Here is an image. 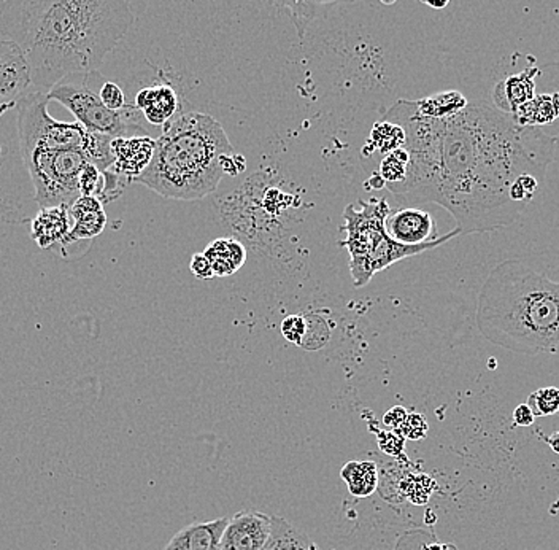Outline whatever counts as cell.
<instances>
[{
    "mask_svg": "<svg viewBox=\"0 0 559 550\" xmlns=\"http://www.w3.org/2000/svg\"><path fill=\"white\" fill-rule=\"evenodd\" d=\"M370 185H372L374 190L385 188V182H383L382 177L378 174H372V177L368 178V182H366V190H370Z\"/></svg>",
    "mask_w": 559,
    "mask_h": 550,
    "instance_id": "cell-36",
    "label": "cell"
},
{
    "mask_svg": "<svg viewBox=\"0 0 559 550\" xmlns=\"http://www.w3.org/2000/svg\"><path fill=\"white\" fill-rule=\"evenodd\" d=\"M134 24L129 0H4L0 37L26 56L32 91L93 72Z\"/></svg>",
    "mask_w": 559,
    "mask_h": 550,
    "instance_id": "cell-2",
    "label": "cell"
},
{
    "mask_svg": "<svg viewBox=\"0 0 559 550\" xmlns=\"http://www.w3.org/2000/svg\"><path fill=\"white\" fill-rule=\"evenodd\" d=\"M424 550H445V547H442V545H439V544H432V545H428V547H424Z\"/></svg>",
    "mask_w": 559,
    "mask_h": 550,
    "instance_id": "cell-39",
    "label": "cell"
},
{
    "mask_svg": "<svg viewBox=\"0 0 559 550\" xmlns=\"http://www.w3.org/2000/svg\"><path fill=\"white\" fill-rule=\"evenodd\" d=\"M341 477L353 496L374 495L378 487V469L374 462H350L342 468Z\"/></svg>",
    "mask_w": 559,
    "mask_h": 550,
    "instance_id": "cell-21",
    "label": "cell"
},
{
    "mask_svg": "<svg viewBox=\"0 0 559 550\" xmlns=\"http://www.w3.org/2000/svg\"><path fill=\"white\" fill-rule=\"evenodd\" d=\"M536 75H539L537 68H526L521 74L511 75L509 78H505L504 82L499 83L492 93L494 107L504 113L513 115L519 107L529 103L536 95V82H534Z\"/></svg>",
    "mask_w": 559,
    "mask_h": 550,
    "instance_id": "cell-17",
    "label": "cell"
},
{
    "mask_svg": "<svg viewBox=\"0 0 559 550\" xmlns=\"http://www.w3.org/2000/svg\"><path fill=\"white\" fill-rule=\"evenodd\" d=\"M558 412H559V410H558Z\"/></svg>",
    "mask_w": 559,
    "mask_h": 550,
    "instance_id": "cell-41",
    "label": "cell"
},
{
    "mask_svg": "<svg viewBox=\"0 0 559 550\" xmlns=\"http://www.w3.org/2000/svg\"><path fill=\"white\" fill-rule=\"evenodd\" d=\"M72 228L68 231L67 238L62 240L56 250H64L68 245L76 244L80 240H89L102 234L107 224V215L103 212V204L94 196H80L74 204L68 207Z\"/></svg>",
    "mask_w": 559,
    "mask_h": 550,
    "instance_id": "cell-13",
    "label": "cell"
},
{
    "mask_svg": "<svg viewBox=\"0 0 559 550\" xmlns=\"http://www.w3.org/2000/svg\"><path fill=\"white\" fill-rule=\"evenodd\" d=\"M407 166H409V151L404 147L393 149L385 155L378 166V176L385 182L386 190L389 186L404 182L405 174H407Z\"/></svg>",
    "mask_w": 559,
    "mask_h": 550,
    "instance_id": "cell-23",
    "label": "cell"
},
{
    "mask_svg": "<svg viewBox=\"0 0 559 550\" xmlns=\"http://www.w3.org/2000/svg\"><path fill=\"white\" fill-rule=\"evenodd\" d=\"M536 417H548L559 410V388L546 387L529 394L526 402Z\"/></svg>",
    "mask_w": 559,
    "mask_h": 550,
    "instance_id": "cell-25",
    "label": "cell"
},
{
    "mask_svg": "<svg viewBox=\"0 0 559 550\" xmlns=\"http://www.w3.org/2000/svg\"><path fill=\"white\" fill-rule=\"evenodd\" d=\"M477 323L486 339L515 354L559 356V282L521 261L501 263L478 296Z\"/></svg>",
    "mask_w": 559,
    "mask_h": 550,
    "instance_id": "cell-3",
    "label": "cell"
},
{
    "mask_svg": "<svg viewBox=\"0 0 559 550\" xmlns=\"http://www.w3.org/2000/svg\"><path fill=\"white\" fill-rule=\"evenodd\" d=\"M306 333H307V320L302 315H288L287 319L281 321V334L293 344L300 346Z\"/></svg>",
    "mask_w": 559,
    "mask_h": 550,
    "instance_id": "cell-30",
    "label": "cell"
},
{
    "mask_svg": "<svg viewBox=\"0 0 559 550\" xmlns=\"http://www.w3.org/2000/svg\"><path fill=\"white\" fill-rule=\"evenodd\" d=\"M380 2H382V4H385V5H393V4H395L397 0H380Z\"/></svg>",
    "mask_w": 559,
    "mask_h": 550,
    "instance_id": "cell-40",
    "label": "cell"
},
{
    "mask_svg": "<svg viewBox=\"0 0 559 550\" xmlns=\"http://www.w3.org/2000/svg\"><path fill=\"white\" fill-rule=\"evenodd\" d=\"M72 228L68 205L40 207L31 223V236L40 250L58 248Z\"/></svg>",
    "mask_w": 559,
    "mask_h": 550,
    "instance_id": "cell-15",
    "label": "cell"
},
{
    "mask_svg": "<svg viewBox=\"0 0 559 550\" xmlns=\"http://www.w3.org/2000/svg\"><path fill=\"white\" fill-rule=\"evenodd\" d=\"M227 520L229 517H221L210 522L191 523L173 535L163 550H219Z\"/></svg>",
    "mask_w": 559,
    "mask_h": 550,
    "instance_id": "cell-16",
    "label": "cell"
},
{
    "mask_svg": "<svg viewBox=\"0 0 559 550\" xmlns=\"http://www.w3.org/2000/svg\"><path fill=\"white\" fill-rule=\"evenodd\" d=\"M280 517L260 510H240L229 517L219 550H269L279 531Z\"/></svg>",
    "mask_w": 559,
    "mask_h": 550,
    "instance_id": "cell-9",
    "label": "cell"
},
{
    "mask_svg": "<svg viewBox=\"0 0 559 550\" xmlns=\"http://www.w3.org/2000/svg\"><path fill=\"white\" fill-rule=\"evenodd\" d=\"M434 489V482L430 476L407 477L403 482V490L409 495V500L416 506H421L430 500V493Z\"/></svg>",
    "mask_w": 559,
    "mask_h": 550,
    "instance_id": "cell-26",
    "label": "cell"
},
{
    "mask_svg": "<svg viewBox=\"0 0 559 550\" xmlns=\"http://www.w3.org/2000/svg\"><path fill=\"white\" fill-rule=\"evenodd\" d=\"M269 550H318L306 535H302L300 531L294 530L293 527L280 518L279 531L277 537L273 541Z\"/></svg>",
    "mask_w": 559,
    "mask_h": 550,
    "instance_id": "cell-24",
    "label": "cell"
},
{
    "mask_svg": "<svg viewBox=\"0 0 559 550\" xmlns=\"http://www.w3.org/2000/svg\"><path fill=\"white\" fill-rule=\"evenodd\" d=\"M546 444L552 447L555 454H558L559 455V431L558 433H553L552 436H548V437H546Z\"/></svg>",
    "mask_w": 559,
    "mask_h": 550,
    "instance_id": "cell-38",
    "label": "cell"
},
{
    "mask_svg": "<svg viewBox=\"0 0 559 550\" xmlns=\"http://www.w3.org/2000/svg\"><path fill=\"white\" fill-rule=\"evenodd\" d=\"M511 116L519 126L540 128L544 124H550L559 116V93L534 95L529 103L519 107Z\"/></svg>",
    "mask_w": 559,
    "mask_h": 550,
    "instance_id": "cell-19",
    "label": "cell"
},
{
    "mask_svg": "<svg viewBox=\"0 0 559 550\" xmlns=\"http://www.w3.org/2000/svg\"><path fill=\"white\" fill-rule=\"evenodd\" d=\"M409 441H421L430 431L428 420L421 414H407L401 428L397 429Z\"/></svg>",
    "mask_w": 559,
    "mask_h": 550,
    "instance_id": "cell-29",
    "label": "cell"
},
{
    "mask_svg": "<svg viewBox=\"0 0 559 550\" xmlns=\"http://www.w3.org/2000/svg\"><path fill=\"white\" fill-rule=\"evenodd\" d=\"M49 95L31 91L18 103V136L21 151L31 149H86L91 163L101 170L113 164L110 140L113 137L99 136L84 130L80 122H58L49 113Z\"/></svg>",
    "mask_w": 559,
    "mask_h": 550,
    "instance_id": "cell-5",
    "label": "cell"
},
{
    "mask_svg": "<svg viewBox=\"0 0 559 550\" xmlns=\"http://www.w3.org/2000/svg\"><path fill=\"white\" fill-rule=\"evenodd\" d=\"M378 447H380L383 454H386V455H401L404 452V448H405V437H404L397 429L383 431L380 437H378Z\"/></svg>",
    "mask_w": 559,
    "mask_h": 550,
    "instance_id": "cell-31",
    "label": "cell"
},
{
    "mask_svg": "<svg viewBox=\"0 0 559 550\" xmlns=\"http://www.w3.org/2000/svg\"><path fill=\"white\" fill-rule=\"evenodd\" d=\"M407 410L403 406H395V408L389 409L386 414L383 415V423L385 427H388L389 429H399L403 425L405 417H407Z\"/></svg>",
    "mask_w": 559,
    "mask_h": 550,
    "instance_id": "cell-34",
    "label": "cell"
},
{
    "mask_svg": "<svg viewBox=\"0 0 559 550\" xmlns=\"http://www.w3.org/2000/svg\"><path fill=\"white\" fill-rule=\"evenodd\" d=\"M385 230L389 238L399 244L421 245L439 239L434 218L416 207H403L399 211L389 212Z\"/></svg>",
    "mask_w": 559,
    "mask_h": 550,
    "instance_id": "cell-12",
    "label": "cell"
},
{
    "mask_svg": "<svg viewBox=\"0 0 559 550\" xmlns=\"http://www.w3.org/2000/svg\"><path fill=\"white\" fill-rule=\"evenodd\" d=\"M32 91L26 56L21 48L0 37V115L18 105Z\"/></svg>",
    "mask_w": 559,
    "mask_h": 550,
    "instance_id": "cell-10",
    "label": "cell"
},
{
    "mask_svg": "<svg viewBox=\"0 0 559 550\" xmlns=\"http://www.w3.org/2000/svg\"><path fill=\"white\" fill-rule=\"evenodd\" d=\"M534 420H536V415H534L532 409L526 402L519 404L513 410V423L517 427H531Z\"/></svg>",
    "mask_w": 559,
    "mask_h": 550,
    "instance_id": "cell-35",
    "label": "cell"
},
{
    "mask_svg": "<svg viewBox=\"0 0 559 550\" xmlns=\"http://www.w3.org/2000/svg\"><path fill=\"white\" fill-rule=\"evenodd\" d=\"M221 169L223 174H229V176H239L240 172H244L246 169L245 158L242 155H223L221 157Z\"/></svg>",
    "mask_w": 559,
    "mask_h": 550,
    "instance_id": "cell-33",
    "label": "cell"
},
{
    "mask_svg": "<svg viewBox=\"0 0 559 550\" xmlns=\"http://www.w3.org/2000/svg\"><path fill=\"white\" fill-rule=\"evenodd\" d=\"M227 153L232 143L213 116L180 112L163 126L150 166L136 182L167 199H204L225 176L219 161Z\"/></svg>",
    "mask_w": 559,
    "mask_h": 550,
    "instance_id": "cell-4",
    "label": "cell"
},
{
    "mask_svg": "<svg viewBox=\"0 0 559 550\" xmlns=\"http://www.w3.org/2000/svg\"><path fill=\"white\" fill-rule=\"evenodd\" d=\"M155 149L156 139L151 136L113 137L110 140L113 164L109 170L128 178L129 184H132L150 166Z\"/></svg>",
    "mask_w": 559,
    "mask_h": 550,
    "instance_id": "cell-11",
    "label": "cell"
},
{
    "mask_svg": "<svg viewBox=\"0 0 559 550\" xmlns=\"http://www.w3.org/2000/svg\"><path fill=\"white\" fill-rule=\"evenodd\" d=\"M99 95H101L103 105L109 110H113V112H123V110L128 109L130 105V104L126 101V95H124L123 88H121L118 83L107 80V78L103 80Z\"/></svg>",
    "mask_w": 559,
    "mask_h": 550,
    "instance_id": "cell-28",
    "label": "cell"
},
{
    "mask_svg": "<svg viewBox=\"0 0 559 550\" xmlns=\"http://www.w3.org/2000/svg\"><path fill=\"white\" fill-rule=\"evenodd\" d=\"M190 269H191L192 274H194V277H198V279L200 280H209L215 277V275H213L210 261L207 259L204 253H194V255H192Z\"/></svg>",
    "mask_w": 559,
    "mask_h": 550,
    "instance_id": "cell-32",
    "label": "cell"
},
{
    "mask_svg": "<svg viewBox=\"0 0 559 550\" xmlns=\"http://www.w3.org/2000/svg\"><path fill=\"white\" fill-rule=\"evenodd\" d=\"M405 143V132L399 124L391 122H377L372 126L368 143L362 149V157L368 158L374 153H389L395 149H401Z\"/></svg>",
    "mask_w": 559,
    "mask_h": 550,
    "instance_id": "cell-22",
    "label": "cell"
},
{
    "mask_svg": "<svg viewBox=\"0 0 559 550\" xmlns=\"http://www.w3.org/2000/svg\"><path fill=\"white\" fill-rule=\"evenodd\" d=\"M555 145L556 137L519 126L496 107L467 105L442 120L430 204L450 212L461 236L507 228L525 213L511 186L525 174L546 180Z\"/></svg>",
    "mask_w": 559,
    "mask_h": 550,
    "instance_id": "cell-1",
    "label": "cell"
},
{
    "mask_svg": "<svg viewBox=\"0 0 559 550\" xmlns=\"http://www.w3.org/2000/svg\"><path fill=\"white\" fill-rule=\"evenodd\" d=\"M134 105L153 126H164L180 113L177 91L165 83L140 89Z\"/></svg>",
    "mask_w": 559,
    "mask_h": 550,
    "instance_id": "cell-14",
    "label": "cell"
},
{
    "mask_svg": "<svg viewBox=\"0 0 559 550\" xmlns=\"http://www.w3.org/2000/svg\"><path fill=\"white\" fill-rule=\"evenodd\" d=\"M80 193L83 196H94L101 199L103 190V172L96 164L89 163L80 174Z\"/></svg>",
    "mask_w": 559,
    "mask_h": 550,
    "instance_id": "cell-27",
    "label": "cell"
},
{
    "mask_svg": "<svg viewBox=\"0 0 559 550\" xmlns=\"http://www.w3.org/2000/svg\"><path fill=\"white\" fill-rule=\"evenodd\" d=\"M204 255L210 261L215 277H229L245 265L246 250L237 239L219 238L207 245Z\"/></svg>",
    "mask_w": 559,
    "mask_h": 550,
    "instance_id": "cell-18",
    "label": "cell"
},
{
    "mask_svg": "<svg viewBox=\"0 0 559 550\" xmlns=\"http://www.w3.org/2000/svg\"><path fill=\"white\" fill-rule=\"evenodd\" d=\"M389 212L391 207L383 197L359 201V209H356L355 205L345 207L343 247L350 255V272L356 288L368 285L372 279L368 275V261L383 238L386 236L385 221Z\"/></svg>",
    "mask_w": 559,
    "mask_h": 550,
    "instance_id": "cell-8",
    "label": "cell"
},
{
    "mask_svg": "<svg viewBox=\"0 0 559 550\" xmlns=\"http://www.w3.org/2000/svg\"><path fill=\"white\" fill-rule=\"evenodd\" d=\"M416 113L432 120H445L463 112L469 104L459 91H442L437 95L413 101Z\"/></svg>",
    "mask_w": 559,
    "mask_h": 550,
    "instance_id": "cell-20",
    "label": "cell"
},
{
    "mask_svg": "<svg viewBox=\"0 0 559 550\" xmlns=\"http://www.w3.org/2000/svg\"><path fill=\"white\" fill-rule=\"evenodd\" d=\"M420 2L428 7L434 8V10H444L450 4V0H420Z\"/></svg>",
    "mask_w": 559,
    "mask_h": 550,
    "instance_id": "cell-37",
    "label": "cell"
},
{
    "mask_svg": "<svg viewBox=\"0 0 559 550\" xmlns=\"http://www.w3.org/2000/svg\"><path fill=\"white\" fill-rule=\"evenodd\" d=\"M34 184L35 201L40 207L70 205L80 193V174L91 163L86 149H31L21 151Z\"/></svg>",
    "mask_w": 559,
    "mask_h": 550,
    "instance_id": "cell-7",
    "label": "cell"
},
{
    "mask_svg": "<svg viewBox=\"0 0 559 550\" xmlns=\"http://www.w3.org/2000/svg\"><path fill=\"white\" fill-rule=\"evenodd\" d=\"M103 77L101 72L70 74L56 83L49 91V101L61 104L62 107L75 116L76 122L93 134L109 137L150 136L140 124L142 113L134 104L123 112H113L103 105L101 86Z\"/></svg>",
    "mask_w": 559,
    "mask_h": 550,
    "instance_id": "cell-6",
    "label": "cell"
}]
</instances>
